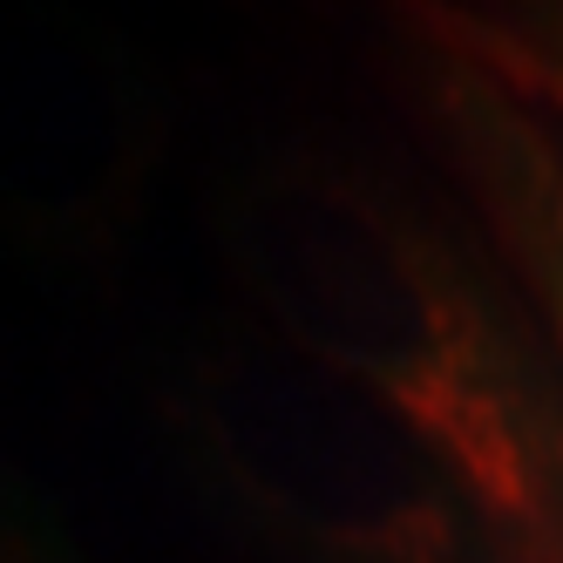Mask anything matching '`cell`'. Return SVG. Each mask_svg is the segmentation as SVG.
<instances>
[{
	"label": "cell",
	"instance_id": "6da1fadb",
	"mask_svg": "<svg viewBox=\"0 0 563 563\" xmlns=\"http://www.w3.org/2000/svg\"><path fill=\"white\" fill-rule=\"evenodd\" d=\"M238 292L449 468L496 563H563V353L516 278L408 184L272 150L218 197Z\"/></svg>",
	"mask_w": 563,
	"mask_h": 563
},
{
	"label": "cell",
	"instance_id": "7a4b0ae2",
	"mask_svg": "<svg viewBox=\"0 0 563 563\" xmlns=\"http://www.w3.org/2000/svg\"><path fill=\"white\" fill-rule=\"evenodd\" d=\"M190 462L299 563H496L468 489L265 319L205 327L164 380Z\"/></svg>",
	"mask_w": 563,
	"mask_h": 563
},
{
	"label": "cell",
	"instance_id": "3957f363",
	"mask_svg": "<svg viewBox=\"0 0 563 563\" xmlns=\"http://www.w3.org/2000/svg\"><path fill=\"white\" fill-rule=\"evenodd\" d=\"M164 115L89 27L14 34L0 55V218L55 258L109 252L150 184Z\"/></svg>",
	"mask_w": 563,
	"mask_h": 563
},
{
	"label": "cell",
	"instance_id": "277c9868",
	"mask_svg": "<svg viewBox=\"0 0 563 563\" xmlns=\"http://www.w3.org/2000/svg\"><path fill=\"white\" fill-rule=\"evenodd\" d=\"M441 109H449L455 164L482 211V231L563 353V156L543 143L530 102H516L503 75L468 55L449 62Z\"/></svg>",
	"mask_w": 563,
	"mask_h": 563
},
{
	"label": "cell",
	"instance_id": "5b68a950",
	"mask_svg": "<svg viewBox=\"0 0 563 563\" xmlns=\"http://www.w3.org/2000/svg\"><path fill=\"white\" fill-rule=\"evenodd\" d=\"M482 55H496L503 82H522L537 96L563 102V0H537V21H530V42H509V34H482Z\"/></svg>",
	"mask_w": 563,
	"mask_h": 563
},
{
	"label": "cell",
	"instance_id": "8992f818",
	"mask_svg": "<svg viewBox=\"0 0 563 563\" xmlns=\"http://www.w3.org/2000/svg\"><path fill=\"white\" fill-rule=\"evenodd\" d=\"M0 563H82L68 550L62 522L42 509V496L14 489L8 475H0Z\"/></svg>",
	"mask_w": 563,
	"mask_h": 563
}]
</instances>
